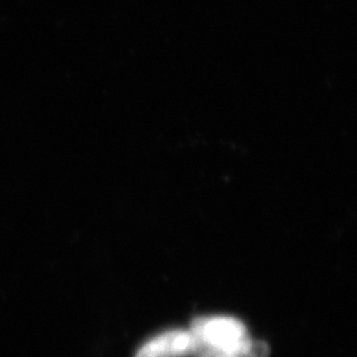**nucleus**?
<instances>
[{
	"instance_id": "7ed1b4c3",
	"label": "nucleus",
	"mask_w": 357,
	"mask_h": 357,
	"mask_svg": "<svg viewBox=\"0 0 357 357\" xmlns=\"http://www.w3.org/2000/svg\"><path fill=\"white\" fill-rule=\"evenodd\" d=\"M270 348L262 340L249 339L243 344L228 351H203L197 357H268Z\"/></svg>"
},
{
	"instance_id": "f257e3e1",
	"label": "nucleus",
	"mask_w": 357,
	"mask_h": 357,
	"mask_svg": "<svg viewBox=\"0 0 357 357\" xmlns=\"http://www.w3.org/2000/svg\"><path fill=\"white\" fill-rule=\"evenodd\" d=\"M190 331L202 351H228L250 339L246 326L231 317H202L192 321Z\"/></svg>"
},
{
	"instance_id": "f03ea898",
	"label": "nucleus",
	"mask_w": 357,
	"mask_h": 357,
	"mask_svg": "<svg viewBox=\"0 0 357 357\" xmlns=\"http://www.w3.org/2000/svg\"><path fill=\"white\" fill-rule=\"evenodd\" d=\"M200 351L202 347L190 330H172L147 342L135 357H191Z\"/></svg>"
}]
</instances>
